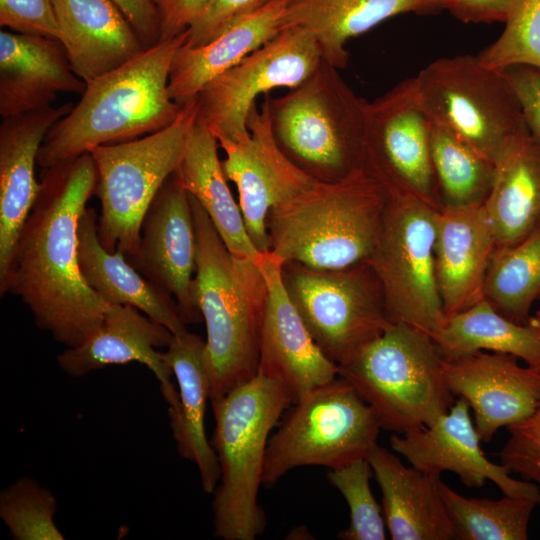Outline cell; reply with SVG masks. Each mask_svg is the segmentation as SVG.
Listing matches in <instances>:
<instances>
[{
    "instance_id": "obj_1",
    "label": "cell",
    "mask_w": 540,
    "mask_h": 540,
    "mask_svg": "<svg viewBox=\"0 0 540 540\" xmlns=\"http://www.w3.org/2000/svg\"><path fill=\"white\" fill-rule=\"evenodd\" d=\"M97 179L90 153L43 169L37 199L0 276V296L19 297L35 325L66 347L91 336L111 305L86 284L79 266V223Z\"/></svg>"
},
{
    "instance_id": "obj_2",
    "label": "cell",
    "mask_w": 540,
    "mask_h": 540,
    "mask_svg": "<svg viewBox=\"0 0 540 540\" xmlns=\"http://www.w3.org/2000/svg\"><path fill=\"white\" fill-rule=\"evenodd\" d=\"M188 31L147 47L86 83L79 102L48 131L37 165L46 169L98 146L137 139L173 123L183 106L169 95V74Z\"/></svg>"
},
{
    "instance_id": "obj_3",
    "label": "cell",
    "mask_w": 540,
    "mask_h": 540,
    "mask_svg": "<svg viewBox=\"0 0 540 540\" xmlns=\"http://www.w3.org/2000/svg\"><path fill=\"white\" fill-rule=\"evenodd\" d=\"M196 234L194 294L206 326L210 401L256 376L267 298L256 263L234 256L190 196Z\"/></svg>"
},
{
    "instance_id": "obj_4",
    "label": "cell",
    "mask_w": 540,
    "mask_h": 540,
    "mask_svg": "<svg viewBox=\"0 0 540 540\" xmlns=\"http://www.w3.org/2000/svg\"><path fill=\"white\" fill-rule=\"evenodd\" d=\"M387 202L386 187L364 166L336 181H314L269 212V252L283 264L318 269L365 262L377 242Z\"/></svg>"
},
{
    "instance_id": "obj_5",
    "label": "cell",
    "mask_w": 540,
    "mask_h": 540,
    "mask_svg": "<svg viewBox=\"0 0 540 540\" xmlns=\"http://www.w3.org/2000/svg\"><path fill=\"white\" fill-rule=\"evenodd\" d=\"M210 402L215 419L210 442L220 466L212 501L214 535L255 540L266 527L258 492L268 441L292 400L281 383L257 373Z\"/></svg>"
},
{
    "instance_id": "obj_6",
    "label": "cell",
    "mask_w": 540,
    "mask_h": 540,
    "mask_svg": "<svg viewBox=\"0 0 540 540\" xmlns=\"http://www.w3.org/2000/svg\"><path fill=\"white\" fill-rule=\"evenodd\" d=\"M264 100L277 145L315 181H336L364 166L368 101L338 68L322 60L299 86Z\"/></svg>"
},
{
    "instance_id": "obj_7",
    "label": "cell",
    "mask_w": 540,
    "mask_h": 540,
    "mask_svg": "<svg viewBox=\"0 0 540 540\" xmlns=\"http://www.w3.org/2000/svg\"><path fill=\"white\" fill-rule=\"evenodd\" d=\"M443 363L429 334L392 323L349 362L339 365L338 375L371 407L381 429L403 434L432 424L453 405Z\"/></svg>"
},
{
    "instance_id": "obj_8",
    "label": "cell",
    "mask_w": 540,
    "mask_h": 540,
    "mask_svg": "<svg viewBox=\"0 0 540 540\" xmlns=\"http://www.w3.org/2000/svg\"><path fill=\"white\" fill-rule=\"evenodd\" d=\"M196 118L193 99L167 127L90 152L98 175L95 195L101 206L97 231L108 251L122 253L130 263L135 259L145 213L177 170Z\"/></svg>"
},
{
    "instance_id": "obj_9",
    "label": "cell",
    "mask_w": 540,
    "mask_h": 540,
    "mask_svg": "<svg viewBox=\"0 0 540 540\" xmlns=\"http://www.w3.org/2000/svg\"><path fill=\"white\" fill-rule=\"evenodd\" d=\"M414 78L431 123L453 131L495 165L530 134L504 74L483 65L477 55L438 58Z\"/></svg>"
},
{
    "instance_id": "obj_10",
    "label": "cell",
    "mask_w": 540,
    "mask_h": 540,
    "mask_svg": "<svg viewBox=\"0 0 540 540\" xmlns=\"http://www.w3.org/2000/svg\"><path fill=\"white\" fill-rule=\"evenodd\" d=\"M271 433L263 484L302 466L339 468L367 459L381 429L371 407L341 376L293 403Z\"/></svg>"
},
{
    "instance_id": "obj_11",
    "label": "cell",
    "mask_w": 540,
    "mask_h": 540,
    "mask_svg": "<svg viewBox=\"0 0 540 540\" xmlns=\"http://www.w3.org/2000/svg\"><path fill=\"white\" fill-rule=\"evenodd\" d=\"M387 191L381 230L367 262L381 283L390 322L431 336L446 320L435 273L439 208L409 192Z\"/></svg>"
},
{
    "instance_id": "obj_12",
    "label": "cell",
    "mask_w": 540,
    "mask_h": 540,
    "mask_svg": "<svg viewBox=\"0 0 540 540\" xmlns=\"http://www.w3.org/2000/svg\"><path fill=\"white\" fill-rule=\"evenodd\" d=\"M282 278L312 338L338 366L392 324L381 283L367 261L339 269L287 262Z\"/></svg>"
},
{
    "instance_id": "obj_13",
    "label": "cell",
    "mask_w": 540,
    "mask_h": 540,
    "mask_svg": "<svg viewBox=\"0 0 540 540\" xmlns=\"http://www.w3.org/2000/svg\"><path fill=\"white\" fill-rule=\"evenodd\" d=\"M314 37L301 27L283 28L237 65L209 81L197 94V120L219 139L249 136L248 115L259 95L276 88L293 89L322 62Z\"/></svg>"
},
{
    "instance_id": "obj_14",
    "label": "cell",
    "mask_w": 540,
    "mask_h": 540,
    "mask_svg": "<svg viewBox=\"0 0 540 540\" xmlns=\"http://www.w3.org/2000/svg\"><path fill=\"white\" fill-rule=\"evenodd\" d=\"M431 127L415 78L400 81L367 103L364 167L387 190L412 193L440 209L431 159Z\"/></svg>"
},
{
    "instance_id": "obj_15",
    "label": "cell",
    "mask_w": 540,
    "mask_h": 540,
    "mask_svg": "<svg viewBox=\"0 0 540 540\" xmlns=\"http://www.w3.org/2000/svg\"><path fill=\"white\" fill-rule=\"evenodd\" d=\"M249 136L242 141L219 139L225 152L224 174L238 190L247 232L261 253L269 252L267 217L272 208L308 188L315 180L279 148L264 100L247 118Z\"/></svg>"
},
{
    "instance_id": "obj_16",
    "label": "cell",
    "mask_w": 540,
    "mask_h": 540,
    "mask_svg": "<svg viewBox=\"0 0 540 540\" xmlns=\"http://www.w3.org/2000/svg\"><path fill=\"white\" fill-rule=\"evenodd\" d=\"M481 442L470 417V406L460 397L432 424L393 434L389 439L394 452L426 474L440 476L449 471L469 488H481L490 480L503 495L528 498L540 505L537 485L511 477L505 465L490 461Z\"/></svg>"
},
{
    "instance_id": "obj_17",
    "label": "cell",
    "mask_w": 540,
    "mask_h": 540,
    "mask_svg": "<svg viewBox=\"0 0 540 540\" xmlns=\"http://www.w3.org/2000/svg\"><path fill=\"white\" fill-rule=\"evenodd\" d=\"M255 263L267 286L257 373L281 383L295 403L335 379L339 366L321 351L293 305L282 278L283 262L267 252Z\"/></svg>"
},
{
    "instance_id": "obj_18",
    "label": "cell",
    "mask_w": 540,
    "mask_h": 540,
    "mask_svg": "<svg viewBox=\"0 0 540 540\" xmlns=\"http://www.w3.org/2000/svg\"><path fill=\"white\" fill-rule=\"evenodd\" d=\"M131 264L175 299L187 324L200 322L194 294L193 211L190 195L175 174L165 181L145 213L138 252Z\"/></svg>"
},
{
    "instance_id": "obj_19",
    "label": "cell",
    "mask_w": 540,
    "mask_h": 540,
    "mask_svg": "<svg viewBox=\"0 0 540 540\" xmlns=\"http://www.w3.org/2000/svg\"><path fill=\"white\" fill-rule=\"evenodd\" d=\"M445 382L467 401L482 442L529 417L540 399V371L511 354L477 351L443 363Z\"/></svg>"
},
{
    "instance_id": "obj_20",
    "label": "cell",
    "mask_w": 540,
    "mask_h": 540,
    "mask_svg": "<svg viewBox=\"0 0 540 540\" xmlns=\"http://www.w3.org/2000/svg\"><path fill=\"white\" fill-rule=\"evenodd\" d=\"M173 333L129 305L111 304L100 326L82 344L67 347L57 356L59 368L70 377H83L110 365L138 362L148 367L160 383L168 413L178 406L173 372L160 348H166Z\"/></svg>"
},
{
    "instance_id": "obj_21",
    "label": "cell",
    "mask_w": 540,
    "mask_h": 540,
    "mask_svg": "<svg viewBox=\"0 0 540 540\" xmlns=\"http://www.w3.org/2000/svg\"><path fill=\"white\" fill-rule=\"evenodd\" d=\"M496 247L484 205L438 210L435 273L446 317L485 298V277Z\"/></svg>"
},
{
    "instance_id": "obj_22",
    "label": "cell",
    "mask_w": 540,
    "mask_h": 540,
    "mask_svg": "<svg viewBox=\"0 0 540 540\" xmlns=\"http://www.w3.org/2000/svg\"><path fill=\"white\" fill-rule=\"evenodd\" d=\"M73 108L48 106L3 118L0 125V276L40 190L35 177L40 147L50 128Z\"/></svg>"
},
{
    "instance_id": "obj_23",
    "label": "cell",
    "mask_w": 540,
    "mask_h": 540,
    "mask_svg": "<svg viewBox=\"0 0 540 540\" xmlns=\"http://www.w3.org/2000/svg\"><path fill=\"white\" fill-rule=\"evenodd\" d=\"M85 86L59 40L1 30L2 119L52 106L59 93L82 94Z\"/></svg>"
},
{
    "instance_id": "obj_24",
    "label": "cell",
    "mask_w": 540,
    "mask_h": 540,
    "mask_svg": "<svg viewBox=\"0 0 540 540\" xmlns=\"http://www.w3.org/2000/svg\"><path fill=\"white\" fill-rule=\"evenodd\" d=\"M70 64L85 83L146 49L112 0H52Z\"/></svg>"
},
{
    "instance_id": "obj_25",
    "label": "cell",
    "mask_w": 540,
    "mask_h": 540,
    "mask_svg": "<svg viewBox=\"0 0 540 540\" xmlns=\"http://www.w3.org/2000/svg\"><path fill=\"white\" fill-rule=\"evenodd\" d=\"M382 494V512L393 540L454 539L439 490L440 476L426 474L378 444L367 457Z\"/></svg>"
},
{
    "instance_id": "obj_26",
    "label": "cell",
    "mask_w": 540,
    "mask_h": 540,
    "mask_svg": "<svg viewBox=\"0 0 540 540\" xmlns=\"http://www.w3.org/2000/svg\"><path fill=\"white\" fill-rule=\"evenodd\" d=\"M163 356L178 385L177 409L168 413L177 451L196 465L203 490L213 494L220 478V466L205 431L210 400L205 340L188 330L173 334Z\"/></svg>"
},
{
    "instance_id": "obj_27",
    "label": "cell",
    "mask_w": 540,
    "mask_h": 540,
    "mask_svg": "<svg viewBox=\"0 0 540 540\" xmlns=\"http://www.w3.org/2000/svg\"><path fill=\"white\" fill-rule=\"evenodd\" d=\"M291 0H271L242 15L206 44L179 48L171 64L168 91L176 103L196 98L212 79L237 65L282 30V18Z\"/></svg>"
},
{
    "instance_id": "obj_28",
    "label": "cell",
    "mask_w": 540,
    "mask_h": 540,
    "mask_svg": "<svg viewBox=\"0 0 540 540\" xmlns=\"http://www.w3.org/2000/svg\"><path fill=\"white\" fill-rule=\"evenodd\" d=\"M98 214L87 207L78 229L79 266L86 284L109 304L132 306L173 334L187 331L175 299L140 273L125 256L108 251L97 231Z\"/></svg>"
},
{
    "instance_id": "obj_29",
    "label": "cell",
    "mask_w": 540,
    "mask_h": 540,
    "mask_svg": "<svg viewBox=\"0 0 540 540\" xmlns=\"http://www.w3.org/2000/svg\"><path fill=\"white\" fill-rule=\"evenodd\" d=\"M442 0H291L282 29L301 27L316 40L322 59L338 69L347 66V42L401 14L441 12Z\"/></svg>"
},
{
    "instance_id": "obj_30",
    "label": "cell",
    "mask_w": 540,
    "mask_h": 540,
    "mask_svg": "<svg viewBox=\"0 0 540 540\" xmlns=\"http://www.w3.org/2000/svg\"><path fill=\"white\" fill-rule=\"evenodd\" d=\"M218 146L214 134L196 118L174 174L207 213L227 249L234 256L256 262L262 253L250 239L239 204L230 191Z\"/></svg>"
},
{
    "instance_id": "obj_31",
    "label": "cell",
    "mask_w": 540,
    "mask_h": 540,
    "mask_svg": "<svg viewBox=\"0 0 540 540\" xmlns=\"http://www.w3.org/2000/svg\"><path fill=\"white\" fill-rule=\"evenodd\" d=\"M497 247L515 244L540 220V141L531 134L514 143L495 165L484 203Z\"/></svg>"
},
{
    "instance_id": "obj_32",
    "label": "cell",
    "mask_w": 540,
    "mask_h": 540,
    "mask_svg": "<svg viewBox=\"0 0 540 540\" xmlns=\"http://www.w3.org/2000/svg\"><path fill=\"white\" fill-rule=\"evenodd\" d=\"M431 337L445 360L477 351L506 353L540 371V320L534 316L525 324L516 323L485 298L446 317Z\"/></svg>"
},
{
    "instance_id": "obj_33",
    "label": "cell",
    "mask_w": 540,
    "mask_h": 540,
    "mask_svg": "<svg viewBox=\"0 0 540 540\" xmlns=\"http://www.w3.org/2000/svg\"><path fill=\"white\" fill-rule=\"evenodd\" d=\"M484 297L506 318L525 324L540 298V220L515 244L496 247L487 269Z\"/></svg>"
},
{
    "instance_id": "obj_34",
    "label": "cell",
    "mask_w": 540,
    "mask_h": 540,
    "mask_svg": "<svg viewBox=\"0 0 540 540\" xmlns=\"http://www.w3.org/2000/svg\"><path fill=\"white\" fill-rule=\"evenodd\" d=\"M431 159L442 206L484 205L495 164L448 128L432 124Z\"/></svg>"
},
{
    "instance_id": "obj_35",
    "label": "cell",
    "mask_w": 540,
    "mask_h": 540,
    "mask_svg": "<svg viewBox=\"0 0 540 540\" xmlns=\"http://www.w3.org/2000/svg\"><path fill=\"white\" fill-rule=\"evenodd\" d=\"M439 490L453 524L455 539L527 540L535 501L503 495L498 500L467 498L441 479Z\"/></svg>"
},
{
    "instance_id": "obj_36",
    "label": "cell",
    "mask_w": 540,
    "mask_h": 540,
    "mask_svg": "<svg viewBox=\"0 0 540 540\" xmlns=\"http://www.w3.org/2000/svg\"><path fill=\"white\" fill-rule=\"evenodd\" d=\"M56 510L53 493L28 476L0 492V518L15 540H63L54 521Z\"/></svg>"
},
{
    "instance_id": "obj_37",
    "label": "cell",
    "mask_w": 540,
    "mask_h": 540,
    "mask_svg": "<svg viewBox=\"0 0 540 540\" xmlns=\"http://www.w3.org/2000/svg\"><path fill=\"white\" fill-rule=\"evenodd\" d=\"M500 36L477 57L502 71L524 65L540 69V0H511Z\"/></svg>"
},
{
    "instance_id": "obj_38",
    "label": "cell",
    "mask_w": 540,
    "mask_h": 540,
    "mask_svg": "<svg viewBox=\"0 0 540 540\" xmlns=\"http://www.w3.org/2000/svg\"><path fill=\"white\" fill-rule=\"evenodd\" d=\"M373 474L367 459H360L330 469L329 482L342 494L350 512L349 525L339 532L344 540H384L386 524L382 507L370 488Z\"/></svg>"
},
{
    "instance_id": "obj_39",
    "label": "cell",
    "mask_w": 540,
    "mask_h": 540,
    "mask_svg": "<svg viewBox=\"0 0 540 540\" xmlns=\"http://www.w3.org/2000/svg\"><path fill=\"white\" fill-rule=\"evenodd\" d=\"M507 429L509 437L499 452L501 464L540 490V399L529 417Z\"/></svg>"
},
{
    "instance_id": "obj_40",
    "label": "cell",
    "mask_w": 540,
    "mask_h": 540,
    "mask_svg": "<svg viewBox=\"0 0 540 540\" xmlns=\"http://www.w3.org/2000/svg\"><path fill=\"white\" fill-rule=\"evenodd\" d=\"M0 25L19 34L60 39L52 0H0Z\"/></svg>"
},
{
    "instance_id": "obj_41",
    "label": "cell",
    "mask_w": 540,
    "mask_h": 540,
    "mask_svg": "<svg viewBox=\"0 0 540 540\" xmlns=\"http://www.w3.org/2000/svg\"><path fill=\"white\" fill-rule=\"evenodd\" d=\"M271 0H211L203 15L189 29L186 46L208 43L236 18L253 12Z\"/></svg>"
},
{
    "instance_id": "obj_42",
    "label": "cell",
    "mask_w": 540,
    "mask_h": 540,
    "mask_svg": "<svg viewBox=\"0 0 540 540\" xmlns=\"http://www.w3.org/2000/svg\"><path fill=\"white\" fill-rule=\"evenodd\" d=\"M501 72L520 102L530 134L540 141V69L518 65Z\"/></svg>"
},
{
    "instance_id": "obj_43",
    "label": "cell",
    "mask_w": 540,
    "mask_h": 540,
    "mask_svg": "<svg viewBox=\"0 0 540 540\" xmlns=\"http://www.w3.org/2000/svg\"><path fill=\"white\" fill-rule=\"evenodd\" d=\"M157 12L160 41L189 30L203 15L211 0H151Z\"/></svg>"
},
{
    "instance_id": "obj_44",
    "label": "cell",
    "mask_w": 540,
    "mask_h": 540,
    "mask_svg": "<svg viewBox=\"0 0 540 540\" xmlns=\"http://www.w3.org/2000/svg\"><path fill=\"white\" fill-rule=\"evenodd\" d=\"M443 9L464 23L504 22L511 0H442Z\"/></svg>"
},
{
    "instance_id": "obj_45",
    "label": "cell",
    "mask_w": 540,
    "mask_h": 540,
    "mask_svg": "<svg viewBox=\"0 0 540 540\" xmlns=\"http://www.w3.org/2000/svg\"><path fill=\"white\" fill-rule=\"evenodd\" d=\"M131 23L144 46L160 41L157 12L151 0H112Z\"/></svg>"
},
{
    "instance_id": "obj_46",
    "label": "cell",
    "mask_w": 540,
    "mask_h": 540,
    "mask_svg": "<svg viewBox=\"0 0 540 540\" xmlns=\"http://www.w3.org/2000/svg\"><path fill=\"white\" fill-rule=\"evenodd\" d=\"M535 316L540 320V309L536 312Z\"/></svg>"
}]
</instances>
